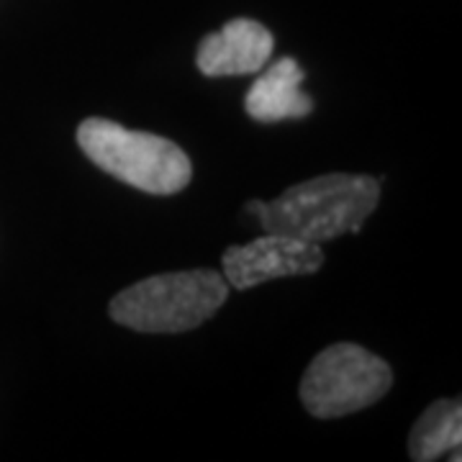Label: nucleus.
Listing matches in <instances>:
<instances>
[{"mask_svg": "<svg viewBox=\"0 0 462 462\" xmlns=\"http://www.w3.org/2000/svg\"><path fill=\"white\" fill-rule=\"evenodd\" d=\"M380 200V180L367 175H321L298 182L275 200H249L247 211L264 231L324 245L342 234H360Z\"/></svg>", "mask_w": 462, "mask_h": 462, "instance_id": "obj_1", "label": "nucleus"}, {"mask_svg": "<svg viewBox=\"0 0 462 462\" xmlns=\"http://www.w3.org/2000/svg\"><path fill=\"white\" fill-rule=\"evenodd\" d=\"M229 298V282L216 270L152 275L124 288L108 311L116 324L144 334H180L214 319Z\"/></svg>", "mask_w": 462, "mask_h": 462, "instance_id": "obj_2", "label": "nucleus"}, {"mask_svg": "<svg viewBox=\"0 0 462 462\" xmlns=\"http://www.w3.org/2000/svg\"><path fill=\"white\" fill-rule=\"evenodd\" d=\"M83 154L124 185L152 196L180 193L193 167L175 142L149 132H132L108 118H85L78 126Z\"/></svg>", "mask_w": 462, "mask_h": 462, "instance_id": "obj_3", "label": "nucleus"}, {"mask_svg": "<svg viewBox=\"0 0 462 462\" xmlns=\"http://www.w3.org/2000/svg\"><path fill=\"white\" fill-rule=\"evenodd\" d=\"M393 385V370L360 345L339 342L316 355L300 380V401L316 419H339L378 403Z\"/></svg>", "mask_w": 462, "mask_h": 462, "instance_id": "obj_4", "label": "nucleus"}, {"mask_svg": "<svg viewBox=\"0 0 462 462\" xmlns=\"http://www.w3.org/2000/svg\"><path fill=\"white\" fill-rule=\"evenodd\" d=\"M224 278L236 291L293 275H314L324 264V249L285 234L264 231L249 245H234L224 252Z\"/></svg>", "mask_w": 462, "mask_h": 462, "instance_id": "obj_5", "label": "nucleus"}, {"mask_svg": "<svg viewBox=\"0 0 462 462\" xmlns=\"http://www.w3.org/2000/svg\"><path fill=\"white\" fill-rule=\"evenodd\" d=\"M273 54V33L260 21L234 18L221 32L203 36L196 65L206 78H236L260 72Z\"/></svg>", "mask_w": 462, "mask_h": 462, "instance_id": "obj_6", "label": "nucleus"}, {"mask_svg": "<svg viewBox=\"0 0 462 462\" xmlns=\"http://www.w3.org/2000/svg\"><path fill=\"white\" fill-rule=\"evenodd\" d=\"M303 80H306V72L300 69L296 60L282 57L252 83L245 96V111L249 118L260 124L306 118L314 111V100L300 90Z\"/></svg>", "mask_w": 462, "mask_h": 462, "instance_id": "obj_7", "label": "nucleus"}, {"mask_svg": "<svg viewBox=\"0 0 462 462\" xmlns=\"http://www.w3.org/2000/svg\"><path fill=\"white\" fill-rule=\"evenodd\" d=\"M462 447V406L460 401H434L427 411L419 416L409 437V455L416 462L439 460L449 455L460 460Z\"/></svg>", "mask_w": 462, "mask_h": 462, "instance_id": "obj_8", "label": "nucleus"}]
</instances>
